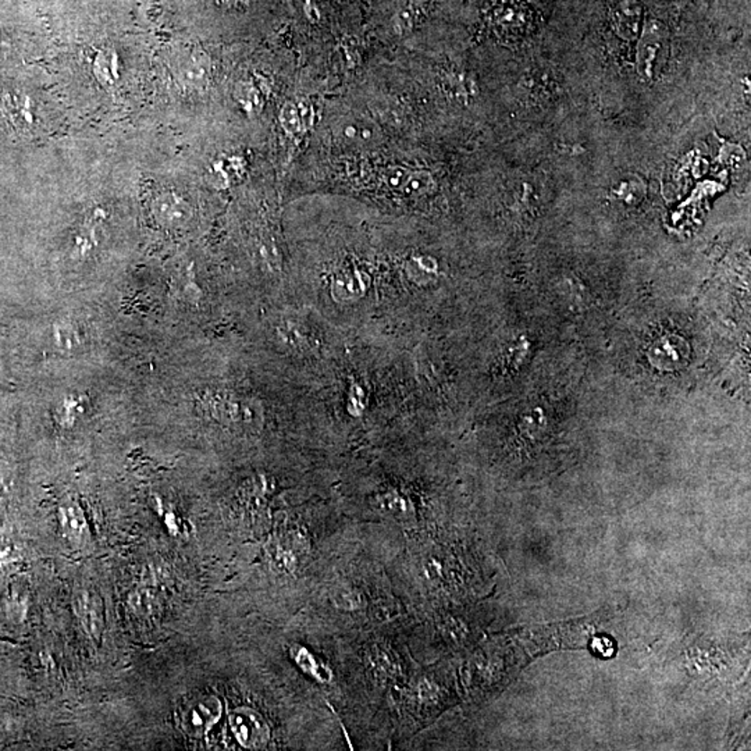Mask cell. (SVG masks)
Returning <instances> with one entry per match:
<instances>
[{
	"label": "cell",
	"mask_w": 751,
	"mask_h": 751,
	"mask_svg": "<svg viewBox=\"0 0 751 751\" xmlns=\"http://www.w3.org/2000/svg\"><path fill=\"white\" fill-rule=\"evenodd\" d=\"M81 622L93 636H101L103 629V604L101 598L94 593L84 592L74 601Z\"/></svg>",
	"instance_id": "cell-10"
},
{
	"label": "cell",
	"mask_w": 751,
	"mask_h": 751,
	"mask_svg": "<svg viewBox=\"0 0 751 751\" xmlns=\"http://www.w3.org/2000/svg\"><path fill=\"white\" fill-rule=\"evenodd\" d=\"M237 98H238L239 103L243 104L244 108L251 112L261 109L262 102H264L259 89L252 83L241 84L238 89H237Z\"/></svg>",
	"instance_id": "cell-18"
},
{
	"label": "cell",
	"mask_w": 751,
	"mask_h": 751,
	"mask_svg": "<svg viewBox=\"0 0 751 751\" xmlns=\"http://www.w3.org/2000/svg\"><path fill=\"white\" fill-rule=\"evenodd\" d=\"M183 73H185V77L188 78L191 85H201L208 77V68L203 66L202 62H191L190 65L185 66Z\"/></svg>",
	"instance_id": "cell-20"
},
{
	"label": "cell",
	"mask_w": 751,
	"mask_h": 751,
	"mask_svg": "<svg viewBox=\"0 0 751 751\" xmlns=\"http://www.w3.org/2000/svg\"><path fill=\"white\" fill-rule=\"evenodd\" d=\"M198 401L206 414L224 424H239L244 420L251 419L248 407L230 394L208 391V393H203Z\"/></svg>",
	"instance_id": "cell-6"
},
{
	"label": "cell",
	"mask_w": 751,
	"mask_h": 751,
	"mask_svg": "<svg viewBox=\"0 0 751 751\" xmlns=\"http://www.w3.org/2000/svg\"><path fill=\"white\" fill-rule=\"evenodd\" d=\"M84 412H85V397L68 394L63 397L62 401L58 405L56 419L60 426L70 429Z\"/></svg>",
	"instance_id": "cell-13"
},
{
	"label": "cell",
	"mask_w": 751,
	"mask_h": 751,
	"mask_svg": "<svg viewBox=\"0 0 751 751\" xmlns=\"http://www.w3.org/2000/svg\"><path fill=\"white\" fill-rule=\"evenodd\" d=\"M2 111L7 121L22 131H28L34 127L35 108L31 98L20 93L4 94Z\"/></svg>",
	"instance_id": "cell-8"
},
{
	"label": "cell",
	"mask_w": 751,
	"mask_h": 751,
	"mask_svg": "<svg viewBox=\"0 0 751 751\" xmlns=\"http://www.w3.org/2000/svg\"><path fill=\"white\" fill-rule=\"evenodd\" d=\"M310 117H312V114H310L309 104L289 102L282 109L280 121H282L285 132L295 135L307 129Z\"/></svg>",
	"instance_id": "cell-12"
},
{
	"label": "cell",
	"mask_w": 751,
	"mask_h": 751,
	"mask_svg": "<svg viewBox=\"0 0 751 751\" xmlns=\"http://www.w3.org/2000/svg\"><path fill=\"white\" fill-rule=\"evenodd\" d=\"M669 56V31L664 22H644L638 45V71L643 80H654Z\"/></svg>",
	"instance_id": "cell-2"
},
{
	"label": "cell",
	"mask_w": 751,
	"mask_h": 751,
	"mask_svg": "<svg viewBox=\"0 0 751 751\" xmlns=\"http://www.w3.org/2000/svg\"><path fill=\"white\" fill-rule=\"evenodd\" d=\"M152 215L163 228H180L192 218V208L182 193L163 191L152 202Z\"/></svg>",
	"instance_id": "cell-5"
},
{
	"label": "cell",
	"mask_w": 751,
	"mask_h": 751,
	"mask_svg": "<svg viewBox=\"0 0 751 751\" xmlns=\"http://www.w3.org/2000/svg\"><path fill=\"white\" fill-rule=\"evenodd\" d=\"M230 727L243 747L259 750L269 742V727L258 712L248 707H239L231 712Z\"/></svg>",
	"instance_id": "cell-4"
},
{
	"label": "cell",
	"mask_w": 751,
	"mask_h": 751,
	"mask_svg": "<svg viewBox=\"0 0 751 751\" xmlns=\"http://www.w3.org/2000/svg\"><path fill=\"white\" fill-rule=\"evenodd\" d=\"M221 715V702L209 694L185 697L175 711V720L183 732L190 736L205 735L218 722Z\"/></svg>",
	"instance_id": "cell-3"
},
{
	"label": "cell",
	"mask_w": 751,
	"mask_h": 751,
	"mask_svg": "<svg viewBox=\"0 0 751 751\" xmlns=\"http://www.w3.org/2000/svg\"><path fill=\"white\" fill-rule=\"evenodd\" d=\"M52 341L60 353H74L83 345V333L71 320H58L52 327Z\"/></svg>",
	"instance_id": "cell-11"
},
{
	"label": "cell",
	"mask_w": 751,
	"mask_h": 751,
	"mask_svg": "<svg viewBox=\"0 0 751 751\" xmlns=\"http://www.w3.org/2000/svg\"><path fill=\"white\" fill-rule=\"evenodd\" d=\"M434 178L427 172L409 173L405 177L399 191L407 197H424L434 190Z\"/></svg>",
	"instance_id": "cell-15"
},
{
	"label": "cell",
	"mask_w": 751,
	"mask_h": 751,
	"mask_svg": "<svg viewBox=\"0 0 751 751\" xmlns=\"http://www.w3.org/2000/svg\"><path fill=\"white\" fill-rule=\"evenodd\" d=\"M615 31L626 40H633L643 25V6L638 0H620L612 10Z\"/></svg>",
	"instance_id": "cell-9"
},
{
	"label": "cell",
	"mask_w": 751,
	"mask_h": 751,
	"mask_svg": "<svg viewBox=\"0 0 751 751\" xmlns=\"http://www.w3.org/2000/svg\"><path fill=\"white\" fill-rule=\"evenodd\" d=\"M381 504L389 514H405L407 511V504L399 497H386Z\"/></svg>",
	"instance_id": "cell-21"
},
{
	"label": "cell",
	"mask_w": 751,
	"mask_h": 751,
	"mask_svg": "<svg viewBox=\"0 0 751 751\" xmlns=\"http://www.w3.org/2000/svg\"><path fill=\"white\" fill-rule=\"evenodd\" d=\"M748 659V639L700 635L682 643L676 657L679 671L700 689L730 686L742 674Z\"/></svg>",
	"instance_id": "cell-1"
},
{
	"label": "cell",
	"mask_w": 751,
	"mask_h": 751,
	"mask_svg": "<svg viewBox=\"0 0 751 751\" xmlns=\"http://www.w3.org/2000/svg\"><path fill=\"white\" fill-rule=\"evenodd\" d=\"M106 219V213L101 208L94 209L86 216L78 230L74 233L71 241V252L77 258H86L93 255L101 244L102 223Z\"/></svg>",
	"instance_id": "cell-7"
},
{
	"label": "cell",
	"mask_w": 751,
	"mask_h": 751,
	"mask_svg": "<svg viewBox=\"0 0 751 751\" xmlns=\"http://www.w3.org/2000/svg\"><path fill=\"white\" fill-rule=\"evenodd\" d=\"M297 663L305 671L309 672L313 676H317L320 681H327L330 678V672L322 666V663H317V659L313 658L312 654L308 653L304 648H300L297 651Z\"/></svg>",
	"instance_id": "cell-19"
},
{
	"label": "cell",
	"mask_w": 751,
	"mask_h": 751,
	"mask_svg": "<svg viewBox=\"0 0 751 751\" xmlns=\"http://www.w3.org/2000/svg\"><path fill=\"white\" fill-rule=\"evenodd\" d=\"M94 73L99 83L111 85L119 80V56L113 49H102L94 60Z\"/></svg>",
	"instance_id": "cell-14"
},
{
	"label": "cell",
	"mask_w": 751,
	"mask_h": 751,
	"mask_svg": "<svg viewBox=\"0 0 751 751\" xmlns=\"http://www.w3.org/2000/svg\"><path fill=\"white\" fill-rule=\"evenodd\" d=\"M440 632L445 640L450 641L451 644H462L469 639L470 630L469 626L465 621L458 617H445L439 623Z\"/></svg>",
	"instance_id": "cell-16"
},
{
	"label": "cell",
	"mask_w": 751,
	"mask_h": 751,
	"mask_svg": "<svg viewBox=\"0 0 751 751\" xmlns=\"http://www.w3.org/2000/svg\"><path fill=\"white\" fill-rule=\"evenodd\" d=\"M332 598L335 607L344 611L358 610V608L362 605V598H361V595H359L356 590L351 589V587H345V586H343V587H337V589L333 592Z\"/></svg>",
	"instance_id": "cell-17"
},
{
	"label": "cell",
	"mask_w": 751,
	"mask_h": 751,
	"mask_svg": "<svg viewBox=\"0 0 751 751\" xmlns=\"http://www.w3.org/2000/svg\"><path fill=\"white\" fill-rule=\"evenodd\" d=\"M224 2H236V0H224Z\"/></svg>",
	"instance_id": "cell-22"
}]
</instances>
